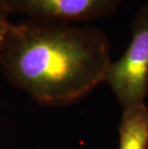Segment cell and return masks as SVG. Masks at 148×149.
I'll return each mask as SVG.
<instances>
[{
  "label": "cell",
  "mask_w": 148,
  "mask_h": 149,
  "mask_svg": "<svg viewBox=\"0 0 148 149\" xmlns=\"http://www.w3.org/2000/svg\"><path fill=\"white\" fill-rule=\"evenodd\" d=\"M111 46L98 28L26 19L9 27L0 49L8 80L40 104L64 106L104 83Z\"/></svg>",
  "instance_id": "1"
},
{
  "label": "cell",
  "mask_w": 148,
  "mask_h": 149,
  "mask_svg": "<svg viewBox=\"0 0 148 149\" xmlns=\"http://www.w3.org/2000/svg\"><path fill=\"white\" fill-rule=\"evenodd\" d=\"M104 83L123 109L144 103L148 95V3L135 17L130 42L120 58L111 62Z\"/></svg>",
  "instance_id": "2"
},
{
  "label": "cell",
  "mask_w": 148,
  "mask_h": 149,
  "mask_svg": "<svg viewBox=\"0 0 148 149\" xmlns=\"http://www.w3.org/2000/svg\"><path fill=\"white\" fill-rule=\"evenodd\" d=\"M11 14L30 19L83 23L110 15L124 0H1Z\"/></svg>",
  "instance_id": "3"
},
{
  "label": "cell",
  "mask_w": 148,
  "mask_h": 149,
  "mask_svg": "<svg viewBox=\"0 0 148 149\" xmlns=\"http://www.w3.org/2000/svg\"><path fill=\"white\" fill-rule=\"evenodd\" d=\"M118 149H148V106L124 108L118 128Z\"/></svg>",
  "instance_id": "4"
},
{
  "label": "cell",
  "mask_w": 148,
  "mask_h": 149,
  "mask_svg": "<svg viewBox=\"0 0 148 149\" xmlns=\"http://www.w3.org/2000/svg\"><path fill=\"white\" fill-rule=\"evenodd\" d=\"M11 15L10 11L0 0V49L4 43L6 35L11 25V21L9 20V15Z\"/></svg>",
  "instance_id": "5"
}]
</instances>
